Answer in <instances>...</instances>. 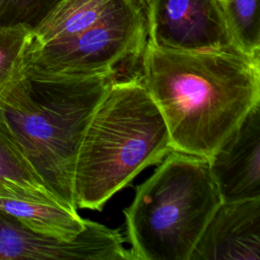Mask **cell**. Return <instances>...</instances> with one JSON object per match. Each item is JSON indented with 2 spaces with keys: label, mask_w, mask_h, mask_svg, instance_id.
<instances>
[{
  "label": "cell",
  "mask_w": 260,
  "mask_h": 260,
  "mask_svg": "<svg viewBox=\"0 0 260 260\" xmlns=\"http://www.w3.org/2000/svg\"><path fill=\"white\" fill-rule=\"evenodd\" d=\"M0 209L38 233L63 240L74 239L84 230L87 221L76 209L54 201L0 196Z\"/></svg>",
  "instance_id": "11"
},
{
  "label": "cell",
  "mask_w": 260,
  "mask_h": 260,
  "mask_svg": "<svg viewBox=\"0 0 260 260\" xmlns=\"http://www.w3.org/2000/svg\"><path fill=\"white\" fill-rule=\"evenodd\" d=\"M225 17L236 47L251 57H260L258 0H223Z\"/></svg>",
  "instance_id": "12"
},
{
  "label": "cell",
  "mask_w": 260,
  "mask_h": 260,
  "mask_svg": "<svg viewBox=\"0 0 260 260\" xmlns=\"http://www.w3.org/2000/svg\"><path fill=\"white\" fill-rule=\"evenodd\" d=\"M146 25L136 0H64L31 34L24 70L52 78L117 73L138 58Z\"/></svg>",
  "instance_id": "4"
},
{
  "label": "cell",
  "mask_w": 260,
  "mask_h": 260,
  "mask_svg": "<svg viewBox=\"0 0 260 260\" xmlns=\"http://www.w3.org/2000/svg\"><path fill=\"white\" fill-rule=\"evenodd\" d=\"M173 150L165 120L141 77L115 79L93 110L78 147L75 207L102 210L142 170Z\"/></svg>",
  "instance_id": "2"
},
{
  "label": "cell",
  "mask_w": 260,
  "mask_h": 260,
  "mask_svg": "<svg viewBox=\"0 0 260 260\" xmlns=\"http://www.w3.org/2000/svg\"><path fill=\"white\" fill-rule=\"evenodd\" d=\"M119 229L87 219L72 240L38 233L0 209V260H132Z\"/></svg>",
  "instance_id": "7"
},
{
  "label": "cell",
  "mask_w": 260,
  "mask_h": 260,
  "mask_svg": "<svg viewBox=\"0 0 260 260\" xmlns=\"http://www.w3.org/2000/svg\"><path fill=\"white\" fill-rule=\"evenodd\" d=\"M31 32L21 28H0V95L21 73Z\"/></svg>",
  "instance_id": "14"
},
{
  "label": "cell",
  "mask_w": 260,
  "mask_h": 260,
  "mask_svg": "<svg viewBox=\"0 0 260 260\" xmlns=\"http://www.w3.org/2000/svg\"><path fill=\"white\" fill-rule=\"evenodd\" d=\"M0 196L62 203L47 189L30 166L1 109Z\"/></svg>",
  "instance_id": "10"
},
{
  "label": "cell",
  "mask_w": 260,
  "mask_h": 260,
  "mask_svg": "<svg viewBox=\"0 0 260 260\" xmlns=\"http://www.w3.org/2000/svg\"><path fill=\"white\" fill-rule=\"evenodd\" d=\"M139 4L145 18L146 43L155 48L185 52L239 50L223 0H140Z\"/></svg>",
  "instance_id": "6"
},
{
  "label": "cell",
  "mask_w": 260,
  "mask_h": 260,
  "mask_svg": "<svg viewBox=\"0 0 260 260\" xmlns=\"http://www.w3.org/2000/svg\"><path fill=\"white\" fill-rule=\"evenodd\" d=\"M64 0H0V28L31 34Z\"/></svg>",
  "instance_id": "13"
},
{
  "label": "cell",
  "mask_w": 260,
  "mask_h": 260,
  "mask_svg": "<svg viewBox=\"0 0 260 260\" xmlns=\"http://www.w3.org/2000/svg\"><path fill=\"white\" fill-rule=\"evenodd\" d=\"M140 75L173 149L209 159L260 103V57L237 49L172 51L145 44Z\"/></svg>",
  "instance_id": "1"
},
{
  "label": "cell",
  "mask_w": 260,
  "mask_h": 260,
  "mask_svg": "<svg viewBox=\"0 0 260 260\" xmlns=\"http://www.w3.org/2000/svg\"><path fill=\"white\" fill-rule=\"evenodd\" d=\"M190 260H260V198L220 203Z\"/></svg>",
  "instance_id": "9"
},
{
  "label": "cell",
  "mask_w": 260,
  "mask_h": 260,
  "mask_svg": "<svg viewBox=\"0 0 260 260\" xmlns=\"http://www.w3.org/2000/svg\"><path fill=\"white\" fill-rule=\"evenodd\" d=\"M115 79L116 73L42 77L23 68L0 95V109L30 166L47 189L71 209H76L73 175L81 138Z\"/></svg>",
  "instance_id": "3"
},
{
  "label": "cell",
  "mask_w": 260,
  "mask_h": 260,
  "mask_svg": "<svg viewBox=\"0 0 260 260\" xmlns=\"http://www.w3.org/2000/svg\"><path fill=\"white\" fill-rule=\"evenodd\" d=\"M208 161L221 203L260 198V103Z\"/></svg>",
  "instance_id": "8"
},
{
  "label": "cell",
  "mask_w": 260,
  "mask_h": 260,
  "mask_svg": "<svg viewBox=\"0 0 260 260\" xmlns=\"http://www.w3.org/2000/svg\"><path fill=\"white\" fill-rule=\"evenodd\" d=\"M220 203L208 159L171 151L124 209L132 260H190Z\"/></svg>",
  "instance_id": "5"
}]
</instances>
